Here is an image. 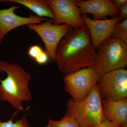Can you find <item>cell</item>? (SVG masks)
Masks as SVG:
<instances>
[{
	"label": "cell",
	"instance_id": "6da1fadb",
	"mask_svg": "<svg viewBox=\"0 0 127 127\" xmlns=\"http://www.w3.org/2000/svg\"><path fill=\"white\" fill-rule=\"evenodd\" d=\"M96 52L86 26L72 29L61 41L57 48L55 62L64 75L95 65Z\"/></svg>",
	"mask_w": 127,
	"mask_h": 127
},
{
	"label": "cell",
	"instance_id": "7a4b0ae2",
	"mask_svg": "<svg viewBox=\"0 0 127 127\" xmlns=\"http://www.w3.org/2000/svg\"><path fill=\"white\" fill-rule=\"evenodd\" d=\"M0 72L7 75L4 79H0V100L9 103L17 111H27L22 102L32 98L29 87L31 75L20 65L2 60H0Z\"/></svg>",
	"mask_w": 127,
	"mask_h": 127
},
{
	"label": "cell",
	"instance_id": "3957f363",
	"mask_svg": "<svg viewBox=\"0 0 127 127\" xmlns=\"http://www.w3.org/2000/svg\"><path fill=\"white\" fill-rule=\"evenodd\" d=\"M65 114L75 119L81 127H96L104 120L98 83L94 85L88 96L83 100L69 99Z\"/></svg>",
	"mask_w": 127,
	"mask_h": 127
},
{
	"label": "cell",
	"instance_id": "277c9868",
	"mask_svg": "<svg viewBox=\"0 0 127 127\" xmlns=\"http://www.w3.org/2000/svg\"><path fill=\"white\" fill-rule=\"evenodd\" d=\"M95 66L100 78L127 65V43L111 37L96 49Z\"/></svg>",
	"mask_w": 127,
	"mask_h": 127
},
{
	"label": "cell",
	"instance_id": "5b68a950",
	"mask_svg": "<svg viewBox=\"0 0 127 127\" xmlns=\"http://www.w3.org/2000/svg\"><path fill=\"white\" fill-rule=\"evenodd\" d=\"M100 78L95 66L82 68L65 75L64 78L65 90L73 100L81 101L88 96L94 85L98 82Z\"/></svg>",
	"mask_w": 127,
	"mask_h": 127
},
{
	"label": "cell",
	"instance_id": "8992f818",
	"mask_svg": "<svg viewBox=\"0 0 127 127\" xmlns=\"http://www.w3.org/2000/svg\"><path fill=\"white\" fill-rule=\"evenodd\" d=\"M27 26L30 30L36 32L41 37L45 45V51L50 61L55 62L58 45L63 38L72 30V28L66 24L53 25L52 19H51L43 23L30 24Z\"/></svg>",
	"mask_w": 127,
	"mask_h": 127
},
{
	"label": "cell",
	"instance_id": "52a82bcc",
	"mask_svg": "<svg viewBox=\"0 0 127 127\" xmlns=\"http://www.w3.org/2000/svg\"><path fill=\"white\" fill-rule=\"evenodd\" d=\"M98 84L101 98L113 101L127 98V70L121 68L105 73Z\"/></svg>",
	"mask_w": 127,
	"mask_h": 127
},
{
	"label": "cell",
	"instance_id": "ba28073f",
	"mask_svg": "<svg viewBox=\"0 0 127 127\" xmlns=\"http://www.w3.org/2000/svg\"><path fill=\"white\" fill-rule=\"evenodd\" d=\"M75 0H46V2L52 9L54 18L52 24H66L74 30L85 26L81 16L80 9Z\"/></svg>",
	"mask_w": 127,
	"mask_h": 127
},
{
	"label": "cell",
	"instance_id": "9c48e42d",
	"mask_svg": "<svg viewBox=\"0 0 127 127\" xmlns=\"http://www.w3.org/2000/svg\"><path fill=\"white\" fill-rule=\"evenodd\" d=\"M82 17L89 31L91 42L95 50L112 36L116 24L120 21L118 16L97 20L91 19L86 14H83Z\"/></svg>",
	"mask_w": 127,
	"mask_h": 127
},
{
	"label": "cell",
	"instance_id": "30bf717a",
	"mask_svg": "<svg viewBox=\"0 0 127 127\" xmlns=\"http://www.w3.org/2000/svg\"><path fill=\"white\" fill-rule=\"evenodd\" d=\"M5 2L0 0V3ZM20 7L12 6L8 9H0V44L6 34L16 28L30 24H38L48 19L37 16L28 17L20 16L15 13V11Z\"/></svg>",
	"mask_w": 127,
	"mask_h": 127
},
{
	"label": "cell",
	"instance_id": "8fae6325",
	"mask_svg": "<svg viewBox=\"0 0 127 127\" xmlns=\"http://www.w3.org/2000/svg\"><path fill=\"white\" fill-rule=\"evenodd\" d=\"M76 5L80 9L81 15L92 14L95 20H105L108 16L114 18L119 14L118 9L109 0H76Z\"/></svg>",
	"mask_w": 127,
	"mask_h": 127
},
{
	"label": "cell",
	"instance_id": "7c38bea8",
	"mask_svg": "<svg viewBox=\"0 0 127 127\" xmlns=\"http://www.w3.org/2000/svg\"><path fill=\"white\" fill-rule=\"evenodd\" d=\"M102 107L104 119L118 127H127V98L117 101L102 100Z\"/></svg>",
	"mask_w": 127,
	"mask_h": 127
},
{
	"label": "cell",
	"instance_id": "4fadbf2b",
	"mask_svg": "<svg viewBox=\"0 0 127 127\" xmlns=\"http://www.w3.org/2000/svg\"><path fill=\"white\" fill-rule=\"evenodd\" d=\"M5 2L22 5L33 11L39 17H47L52 20L54 18L52 9L45 0H5Z\"/></svg>",
	"mask_w": 127,
	"mask_h": 127
},
{
	"label": "cell",
	"instance_id": "5bb4252c",
	"mask_svg": "<svg viewBox=\"0 0 127 127\" xmlns=\"http://www.w3.org/2000/svg\"><path fill=\"white\" fill-rule=\"evenodd\" d=\"M28 54L39 65L46 64L50 59L47 53L38 45H34L30 47L28 49Z\"/></svg>",
	"mask_w": 127,
	"mask_h": 127
},
{
	"label": "cell",
	"instance_id": "9a60e30c",
	"mask_svg": "<svg viewBox=\"0 0 127 127\" xmlns=\"http://www.w3.org/2000/svg\"><path fill=\"white\" fill-rule=\"evenodd\" d=\"M43 127H81L75 119L67 114L59 121H55L49 119L48 124Z\"/></svg>",
	"mask_w": 127,
	"mask_h": 127
},
{
	"label": "cell",
	"instance_id": "2e32d148",
	"mask_svg": "<svg viewBox=\"0 0 127 127\" xmlns=\"http://www.w3.org/2000/svg\"><path fill=\"white\" fill-rule=\"evenodd\" d=\"M111 37L127 43V18L116 24Z\"/></svg>",
	"mask_w": 127,
	"mask_h": 127
},
{
	"label": "cell",
	"instance_id": "e0dca14e",
	"mask_svg": "<svg viewBox=\"0 0 127 127\" xmlns=\"http://www.w3.org/2000/svg\"><path fill=\"white\" fill-rule=\"evenodd\" d=\"M19 112L17 111L15 112L11 118L7 122H3L0 120V127H30V124L27 117V114H25L21 119L16 120L15 123L13 122L14 117Z\"/></svg>",
	"mask_w": 127,
	"mask_h": 127
},
{
	"label": "cell",
	"instance_id": "ac0fdd59",
	"mask_svg": "<svg viewBox=\"0 0 127 127\" xmlns=\"http://www.w3.org/2000/svg\"><path fill=\"white\" fill-rule=\"evenodd\" d=\"M119 14L118 17L120 21L127 18V3L123 5L119 9Z\"/></svg>",
	"mask_w": 127,
	"mask_h": 127
},
{
	"label": "cell",
	"instance_id": "d6986e66",
	"mask_svg": "<svg viewBox=\"0 0 127 127\" xmlns=\"http://www.w3.org/2000/svg\"><path fill=\"white\" fill-rule=\"evenodd\" d=\"M96 127H118L114 124L104 119Z\"/></svg>",
	"mask_w": 127,
	"mask_h": 127
},
{
	"label": "cell",
	"instance_id": "ffe728a7",
	"mask_svg": "<svg viewBox=\"0 0 127 127\" xmlns=\"http://www.w3.org/2000/svg\"><path fill=\"white\" fill-rule=\"evenodd\" d=\"M111 1L118 10L123 5L127 3V0H113Z\"/></svg>",
	"mask_w": 127,
	"mask_h": 127
}]
</instances>
